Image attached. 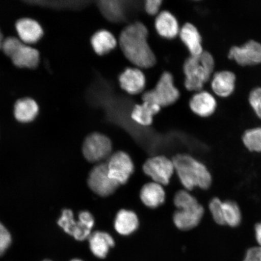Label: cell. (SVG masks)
Masks as SVG:
<instances>
[{
  "instance_id": "1",
  "label": "cell",
  "mask_w": 261,
  "mask_h": 261,
  "mask_svg": "<svg viewBox=\"0 0 261 261\" xmlns=\"http://www.w3.org/2000/svg\"><path fill=\"white\" fill-rule=\"evenodd\" d=\"M148 30L141 22L127 26L120 34L119 44L125 56L141 68H150L155 64V57L147 41Z\"/></svg>"
},
{
  "instance_id": "2",
  "label": "cell",
  "mask_w": 261,
  "mask_h": 261,
  "mask_svg": "<svg viewBox=\"0 0 261 261\" xmlns=\"http://www.w3.org/2000/svg\"><path fill=\"white\" fill-rule=\"evenodd\" d=\"M172 162L175 171L186 190L190 191L197 188L207 190L211 187L213 178L203 163L185 154L175 156Z\"/></svg>"
},
{
  "instance_id": "3",
  "label": "cell",
  "mask_w": 261,
  "mask_h": 261,
  "mask_svg": "<svg viewBox=\"0 0 261 261\" xmlns=\"http://www.w3.org/2000/svg\"><path fill=\"white\" fill-rule=\"evenodd\" d=\"M174 201L178 210L173 220L178 229H193L200 223L205 213L204 208L189 191L186 189L179 191L175 195Z\"/></svg>"
},
{
  "instance_id": "4",
  "label": "cell",
  "mask_w": 261,
  "mask_h": 261,
  "mask_svg": "<svg viewBox=\"0 0 261 261\" xmlns=\"http://www.w3.org/2000/svg\"><path fill=\"white\" fill-rule=\"evenodd\" d=\"M215 60L207 51L197 57L188 58L185 62V86L189 91H201L204 85L213 76Z\"/></svg>"
},
{
  "instance_id": "5",
  "label": "cell",
  "mask_w": 261,
  "mask_h": 261,
  "mask_svg": "<svg viewBox=\"0 0 261 261\" xmlns=\"http://www.w3.org/2000/svg\"><path fill=\"white\" fill-rule=\"evenodd\" d=\"M2 48L16 67L34 68L38 66L40 52L37 49L25 44L20 39L14 37L5 38Z\"/></svg>"
},
{
  "instance_id": "6",
  "label": "cell",
  "mask_w": 261,
  "mask_h": 261,
  "mask_svg": "<svg viewBox=\"0 0 261 261\" xmlns=\"http://www.w3.org/2000/svg\"><path fill=\"white\" fill-rule=\"evenodd\" d=\"M179 97V92L174 84L170 73L165 72L156 85L154 89L143 94V101L152 102L159 106L166 107L175 103Z\"/></svg>"
},
{
  "instance_id": "7",
  "label": "cell",
  "mask_w": 261,
  "mask_h": 261,
  "mask_svg": "<svg viewBox=\"0 0 261 261\" xmlns=\"http://www.w3.org/2000/svg\"><path fill=\"white\" fill-rule=\"evenodd\" d=\"M112 151V142L108 137L102 134H91L84 142L83 154L90 162H99L109 156L110 158Z\"/></svg>"
},
{
  "instance_id": "8",
  "label": "cell",
  "mask_w": 261,
  "mask_h": 261,
  "mask_svg": "<svg viewBox=\"0 0 261 261\" xmlns=\"http://www.w3.org/2000/svg\"><path fill=\"white\" fill-rule=\"evenodd\" d=\"M143 170L154 182L161 185H168L175 171L172 161L163 155L147 160Z\"/></svg>"
},
{
  "instance_id": "9",
  "label": "cell",
  "mask_w": 261,
  "mask_h": 261,
  "mask_svg": "<svg viewBox=\"0 0 261 261\" xmlns=\"http://www.w3.org/2000/svg\"><path fill=\"white\" fill-rule=\"evenodd\" d=\"M107 166L109 177L119 185L126 184L135 169L132 159L122 151L110 156Z\"/></svg>"
},
{
  "instance_id": "10",
  "label": "cell",
  "mask_w": 261,
  "mask_h": 261,
  "mask_svg": "<svg viewBox=\"0 0 261 261\" xmlns=\"http://www.w3.org/2000/svg\"><path fill=\"white\" fill-rule=\"evenodd\" d=\"M88 184L94 193L107 197L114 193L119 185L109 177L107 163L94 166L90 173Z\"/></svg>"
},
{
  "instance_id": "11",
  "label": "cell",
  "mask_w": 261,
  "mask_h": 261,
  "mask_svg": "<svg viewBox=\"0 0 261 261\" xmlns=\"http://www.w3.org/2000/svg\"><path fill=\"white\" fill-rule=\"evenodd\" d=\"M228 57L241 66L261 64V44L251 40L241 46H233L228 51Z\"/></svg>"
},
{
  "instance_id": "12",
  "label": "cell",
  "mask_w": 261,
  "mask_h": 261,
  "mask_svg": "<svg viewBox=\"0 0 261 261\" xmlns=\"http://www.w3.org/2000/svg\"><path fill=\"white\" fill-rule=\"evenodd\" d=\"M189 107L198 116L208 117L213 115L217 108L216 99L211 93L206 91H200L192 97Z\"/></svg>"
},
{
  "instance_id": "13",
  "label": "cell",
  "mask_w": 261,
  "mask_h": 261,
  "mask_svg": "<svg viewBox=\"0 0 261 261\" xmlns=\"http://www.w3.org/2000/svg\"><path fill=\"white\" fill-rule=\"evenodd\" d=\"M15 28L20 40L27 44L35 43L44 35L41 24L31 18L19 19L16 22Z\"/></svg>"
},
{
  "instance_id": "14",
  "label": "cell",
  "mask_w": 261,
  "mask_h": 261,
  "mask_svg": "<svg viewBox=\"0 0 261 261\" xmlns=\"http://www.w3.org/2000/svg\"><path fill=\"white\" fill-rule=\"evenodd\" d=\"M58 223L65 232L77 241L89 239L91 234V230L84 226L79 221L74 220L73 212L69 210L63 211Z\"/></svg>"
},
{
  "instance_id": "15",
  "label": "cell",
  "mask_w": 261,
  "mask_h": 261,
  "mask_svg": "<svg viewBox=\"0 0 261 261\" xmlns=\"http://www.w3.org/2000/svg\"><path fill=\"white\" fill-rule=\"evenodd\" d=\"M237 77L232 71L222 70L212 77L211 89L217 96L227 97L236 89Z\"/></svg>"
},
{
  "instance_id": "16",
  "label": "cell",
  "mask_w": 261,
  "mask_h": 261,
  "mask_svg": "<svg viewBox=\"0 0 261 261\" xmlns=\"http://www.w3.org/2000/svg\"><path fill=\"white\" fill-rule=\"evenodd\" d=\"M119 83L122 89L130 94H138L144 89V74L138 68H127L120 74Z\"/></svg>"
},
{
  "instance_id": "17",
  "label": "cell",
  "mask_w": 261,
  "mask_h": 261,
  "mask_svg": "<svg viewBox=\"0 0 261 261\" xmlns=\"http://www.w3.org/2000/svg\"><path fill=\"white\" fill-rule=\"evenodd\" d=\"M179 37L188 49L191 56L197 57L203 52L201 37L197 28L192 24H185L179 30Z\"/></svg>"
},
{
  "instance_id": "18",
  "label": "cell",
  "mask_w": 261,
  "mask_h": 261,
  "mask_svg": "<svg viewBox=\"0 0 261 261\" xmlns=\"http://www.w3.org/2000/svg\"><path fill=\"white\" fill-rule=\"evenodd\" d=\"M90 248L94 256L103 259L107 256L111 248L114 246L112 236L104 231H95L89 238Z\"/></svg>"
},
{
  "instance_id": "19",
  "label": "cell",
  "mask_w": 261,
  "mask_h": 261,
  "mask_svg": "<svg viewBox=\"0 0 261 261\" xmlns=\"http://www.w3.org/2000/svg\"><path fill=\"white\" fill-rule=\"evenodd\" d=\"M38 104L32 98L23 97L16 100L14 106V116L18 122L33 121L39 113Z\"/></svg>"
},
{
  "instance_id": "20",
  "label": "cell",
  "mask_w": 261,
  "mask_h": 261,
  "mask_svg": "<svg viewBox=\"0 0 261 261\" xmlns=\"http://www.w3.org/2000/svg\"><path fill=\"white\" fill-rule=\"evenodd\" d=\"M142 203L150 208H156L164 203L165 192L162 185L155 182L143 186L140 191Z\"/></svg>"
},
{
  "instance_id": "21",
  "label": "cell",
  "mask_w": 261,
  "mask_h": 261,
  "mask_svg": "<svg viewBox=\"0 0 261 261\" xmlns=\"http://www.w3.org/2000/svg\"><path fill=\"white\" fill-rule=\"evenodd\" d=\"M139 221L135 212L128 210H120L114 221V228L117 232L126 236L135 232L139 227Z\"/></svg>"
},
{
  "instance_id": "22",
  "label": "cell",
  "mask_w": 261,
  "mask_h": 261,
  "mask_svg": "<svg viewBox=\"0 0 261 261\" xmlns=\"http://www.w3.org/2000/svg\"><path fill=\"white\" fill-rule=\"evenodd\" d=\"M161 107L156 104L143 101L142 104L133 108L130 117L133 121L140 126H147L151 125L153 117L158 114Z\"/></svg>"
},
{
  "instance_id": "23",
  "label": "cell",
  "mask_w": 261,
  "mask_h": 261,
  "mask_svg": "<svg viewBox=\"0 0 261 261\" xmlns=\"http://www.w3.org/2000/svg\"><path fill=\"white\" fill-rule=\"evenodd\" d=\"M155 28L160 35L168 39L175 38L179 32L177 19L167 11L161 12L156 17Z\"/></svg>"
},
{
  "instance_id": "24",
  "label": "cell",
  "mask_w": 261,
  "mask_h": 261,
  "mask_svg": "<svg viewBox=\"0 0 261 261\" xmlns=\"http://www.w3.org/2000/svg\"><path fill=\"white\" fill-rule=\"evenodd\" d=\"M221 219L223 226L236 228L242 223L243 215L237 202L228 200L222 202Z\"/></svg>"
},
{
  "instance_id": "25",
  "label": "cell",
  "mask_w": 261,
  "mask_h": 261,
  "mask_svg": "<svg viewBox=\"0 0 261 261\" xmlns=\"http://www.w3.org/2000/svg\"><path fill=\"white\" fill-rule=\"evenodd\" d=\"M117 44L116 38L112 33L107 31H100L91 38V45L94 50L99 55L109 53L115 48Z\"/></svg>"
},
{
  "instance_id": "26",
  "label": "cell",
  "mask_w": 261,
  "mask_h": 261,
  "mask_svg": "<svg viewBox=\"0 0 261 261\" xmlns=\"http://www.w3.org/2000/svg\"><path fill=\"white\" fill-rule=\"evenodd\" d=\"M242 141L248 151L261 153V127L246 130L243 135Z\"/></svg>"
},
{
  "instance_id": "27",
  "label": "cell",
  "mask_w": 261,
  "mask_h": 261,
  "mask_svg": "<svg viewBox=\"0 0 261 261\" xmlns=\"http://www.w3.org/2000/svg\"><path fill=\"white\" fill-rule=\"evenodd\" d=\"M99 6L102 14L109 20L118 21L123 19V9L120 2L102 1Z\"/></svg>"
},
{
  "instance_id": "28",
  "label": "cell",
  "mask_w": 261,
  "mask_h": 261,
  "mask_svg": "<svg viewBox=\"0 0 261 261\" xmlns=\"http://www.w3.org/2000/svg\"><path fill=\"white\" fill-rule=\"evenodd\" d=\"M222 201L220 198H212L208 203V210H210L212 219L215 223L223 226V222L221 219V205Z\"/></svg>"
},
{
  "instance_id": "29",
  "label": "cell",
  "mask_w": 261,
  "mask_h": 261,
  "mask_svg": "<svg viewBox=\"0 0 261 261\" xmlns=\"http://www.w3.org/2000/svg\"><path fill=\"white\" fill-rule=\"evenodd\" d=\"M249 102L256 116L261 119V87L254 88L251 91Z\"/></svg>"
},
{
  "instance_id": "30",
  "label": "cell",
  "mask_w": 261,
  "mask_h": 261,
  "mask_svg": "<svg viewBox=\"0 0 261 261\" xmlns=\"http://www.w3.org/2000/svg\"><path fill=\"white\" fill-rule=\"evenodd\" d=\"M12 237L9 231L0 223V256L4 254L11 246Z\"/></svg>"
},
{
  "instance_id": "31",
  "label": "cell",
  "mask_w": 261,
  "mask_h": 261,
  "mask_svg": "<svg viewBox=\"0 0 261 261\" xmlns=\"http://www.w3.org/2000/svg\"><path fill=\"white\" fill-rule=\"evenodd\" d=\"M243 261H261V247L249 248L246 251Z\"/></svg>"
},
{
  "instance_id": "32",
  "label": "cell",
  "mask_w": 261,
  "mask_h": 261,
  "mask_svg": "<svg viewBox=\"0 0 261 261\" xmlns=\"http://www.w3.org/2000/svg\"><path fill=\"white\" fill-rule=\"evenodd\" d=\"M78 219L81 223L86 226L90 230L92 228L94 225V219L92 214L88 211H83L80 212Z\"/></svg>"
},
{
  "instance_id": "33",
  "label": "cell",
  "mask_w": 261,
  "mask_h": 261,
  "mask_svg": "<svg viewBox=\"0 0 261 261\" xmlns=\"http://www.w3.org/2000/svg\"><path fill=\"white\" fill-rule=\"evenodd\" d=\"M162 2L161 0H148L145 3L146 11L149 15H156L161 8Z\"/></svg>"
},
{
  "instance_id": "34",
  "label": "cell",
  "mask_w": 261,
  "mask_h": 261,
  "mask_svg": "<svg viewBox=\"0 0 261 261\" xmlns=\"http://www.w3.org/2000/svg\"><path fill=\"white\" fill-rule=\"evenodd\" d=\"M254 230L256 242L259 244V246L261 247V221L256 224Z\"/></svg>"
},
{
  "instance_id": "35",
  "label": "cell",
  "mask_w": 261,
  "mask_h": 261,
  "mask_svg": "<svg viewBox=\"0 0 261 261\" xmlns=\"http://www.w3.org/2000/svg\"><path fill=\"white\" fill-rule=\"evenodd\" d=\"M3 40H4V39H3L2 33L0 30V48H2Z\"/></svg>"
},
{
  "instance_id": "36",
  "label": "cell",
  "mask_w": 261,
  "mask_h": 261,
  "mask_svg": "<svg viewBox=\"0 0 261 261\" xmlns=\"http://www.w3.org/2000/svg\"><path fill=\"white\" fill-rule=\"evenodd\" d=\"M70 261H83V260H82L81 259H75L71 260Z\"/></svg>"
},
{
  "instance_id": "37",
  "label": "cell",
  "mask_w": 261,
  "mask_h": 261,
  "mask_svg": "<svg viewBox=\"0 0 261 261\" xmlns=\"http://www.w3.org/2000/svg\"><path fill=\"white\" fill-rule=\"evenodd\" d=\"M44 261H50V260H44Z\"/></svg>"
}]
</instances>
